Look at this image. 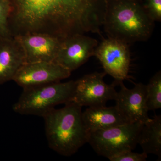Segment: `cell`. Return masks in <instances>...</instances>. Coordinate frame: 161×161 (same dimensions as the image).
I'll use <instances>...</instances> for the list:
<instances>
[{
  "instance_id": "obj_5",
  "label": "cell",
  "mask_w": 161,
  "mask_h": 161,
  "mask_svg": "<svg viewBox=\"0 0 161 161\" xmlns=\"http://www.w3.org/2000/svg\"><path fill=\"white\" fill-rule=\"evenodd\" d=\"M143 125L135 122L90 132L87 143L97 154L108 159L122 151L134 150Z\"/></svg>"
},
{
  "instance_id": "obj_8",
  "label": "cell",
  "mask_w": 161,
  "mask_h": 161,
  "mask_svg": "<svg viewBox=\"0 0 161 161\" xmlns=\"http://www.w3.org/2000/svg\"><path fill=\"white\" fill-rule=\"evenodd\" d=\"M71 72L55 62L25 63L14 81L23 89L58 82L70 77Z\"/></svg>"
},
{
  "instance_id": "obj_3",
  "label": "cell",
  "mask_w": 161,
  "mask_h": 161,
  "mask_svg": "<svg viewBox=\"0 0 161 161\" xmlns=\"http://www.w3.org/2000/svg\"><path fill=\"white\" fill-rule=\"evenodd\" d=\"M65 104L43 118L50 148L60 155L70 156L87 143L88 132L82 119V107L72 102Z\"/></svg>"
},
{
  "instance_id": "obj_2",
  "label": "cell",
  "mask_w": 161,
  "mask_h": 161,
  "mask_svg": "<svg viewBox=\"0 0 161 161\" xmlns=\"http://www.w3.org/2000/svg\"><path fill=\"white\" fill-rule=\"evenodd\" d=\"M154 22L136 0H106L103 26L108 38L128 44L147 41Z\"/></svg>"
},
{
  "instance_id": "obj_10",
  "label": "cell",
  "mask_w": 161,
  "mask_h": 161,
  "mask_svg": "<svg viewBox=\"0 0 161 161\" xmlns=\"http://www.w3.org/2000/svg\"><path fill=\"white\" fill-rule=\"evenodd\" d=\"M14 37L23 48L25 63L54 62L62 40L51 35L39 33Z\"/></svg>"
},
{
  "instance_id": "obj_12",
  "label": "cell",
  "mask_w": 161,
  "mask_h": 161,
  "mask_svg": "<svg viewBox=\"0 0 161 161\" xmlns=\"http://www.w3.org/2000/svg\"><path fill=\"white\" fill-rule=\"evenodd\" d=\"M24 63L23 48L17 39L0 38V85L13 80Z\"/></svg>"
},
{
  "instance_id": "obj_13",
  "label": "cell",
  "mask_w": 161,
  "mask_h": 161,
  "mask_svg": "<svg viewBox=\"0 0 161 161\" xmlns=\"http://www.w3.org/2000/svg\"><path fill=\"white\" fill-rule=\"evenodd\" d=\"M82 119L88 133L131 123L116 106L89 107L82 112Z\"/></svg>"
},
{
  "instance_id": "obj_17",
  "label": "cell",
  "mask_w": 161,
  "mask_h": 161,
  "mask_svg": "<svg viewBox=\"0 0 161 161\" xmlns=\"http://www.w3.org/2000/svg\"><path fill=\"white\" fill-rule=\"evenodd\" d=\"M147 157L148 154L143 152L139 153L128 150L112 156L108 159L111 161H145Z\"/></svg>"
},
{
  "instance_id": "obj_6",
  "label": "cell",
  "mask_w": 161,
  "mask_h": 161,
  "mask_svg": "<svg viewBox=\"0 0 161 161\" xmlns=\"http://www.w3.org/2000/svg\"><path fill=\"white\" fill-rule=\"evenodd\" d=\"M106 74L105 72H95L76 80L71 102L81 107H92L105 106L108 101L115 100L117 92L115 87L118 84L115 81L111 85L106 83L103 78Z\"/></svg>"
},
{
  "instance_id": "obj_18",
  "label": "cell",
  "mask_w": 161,
  "mask_h": 161,
  "mask_svg": "<svg viewBox=\"0 0 161 161\" xmlns=\"http://www.w3.org/2000/svg\"><path fill=\"white\" fill-rule=\"evenodd\" d=\"M145 8L154 22L161 21V0H147V5Z\"/></svg>"
},
{
  "instance_id": "obj_15",
  "label": "cell",
  "mask_w": 161,
  "mask_h": 161,
  "mask_svg": "<svg viewBox=\"0 0 161 161\" xmlns=\"http://www.w3.org/2000/svg\"><path fill=\"white\" fill-rule=\"evenodd\" d=\"M147 103L149 111L161 108V73L159 71L150 79L147 85Z\"/></svg>"
},
{
  "instance_id": "obj_14",
  "label": "cell",
  "mask_w": 161,
  "mask_h": 161,
  "mask_svg": "<svg viewBox=\"0 0 161 161\" xmlns=\"http://www.w3.org/2000/svg\"><path fill=\"white\" fill-rule=\"evenodd\" d=\"M137 144H139L143 152L153 154L161 158V116L155 115L150 119L141 129L138 136Z\"/></svg>"
},
{
  "instance_id": "obj_7",
  "label": "cell",
  "mask_w": 161,
  "mask_h": 161,
  "mask_svg": "<svg viewBox=\"0 0 161 161\" xmlns=\"http://www.w3.org/2000/svg\"><path fill=\"white\" fill-rule=\"evenodd\" d=\"M104 72L111 75L117 83L128 77L131 62L129 44L108 38L98 44L95 52Z\"/></svg>"
},
{
  "instance_id": "obj_9",
  "label": "cell",
  "mask_w": 161,
  "mask_h": 161,
  "mask_svg": "<svg viewBox=\"0 0 161 161\" xmlns=\"http://www.w3.org/2000/svg\"><path fill=\"white\" fill-rule=\"evenodd\" d=\"M98 42L96 39L78 34L62 40L54 62L71 72L94 56Z\"/></svg>"
},
{
  "instance_id": "obj_11",
  "label": "cell",
  "mask_w": 161,
  "mask_h": 161,
  "mask_svg": "<svg viewBox=\"0 0 161 161\" xmlns=\"http://www.w3.org/2000/svg\"><path fill=\"white\" fill-rule=\"evenodd\" d=\"M120 90L117 92L116 106L130 122L145 123L149 119L147 103V85L136 84L133 88H127L123 81L119 83Z\"/></svg>"
},
{
  "instance_id": "obj_4",
  "label": "cell",
  "mask_w": 161,
  "mask_h": 161,
  "mask_svg": "<svg viewBox=\"0 0 161 161\" xmlns=\"http://www.w3.org/2000/svg\"><path fill=\"white\" fill-rule=\"evenodd\" d=\"M76 80L58 82L23 89V92L13 106L15 112L43 117L60 104L71 102Z\"/></svg>"
},
{
  "instance_id": "obj_16",
  "label": "cell",
  "mask_w": 161,
  "mask_h": 161,
  "mask_svg": "<svg viewBox=\"0 0 161 161\" xmlns=\"http://www.w3.org/2000/svg\"><path fill=\"white\" fill-rule=\"evenodd\" d=\"M11 10V0H0V38L13 37L9 22Z\"/></svg>"
},
{
  "instance_id": "obj_1",
  "label": "cell",
  "mask_w": 161,
  "mask_h": 161,
  "mask_svg": "<svg viewBox=\"0 0 161 161\" xmlns=\"http://www.w3.org/2000/svg\"><path fill=\"white\" fill-rule=\"evenodd\" d=\"M13 36L46 34L61 40L78 34H100L106 0H11Z\"/></svg>"
}]
</instances>
